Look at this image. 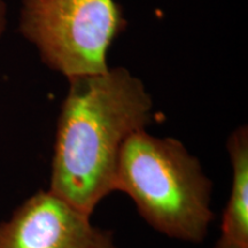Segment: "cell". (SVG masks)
<instances>
[{
  "label": "cell",
  "mask_w": 248,
  "mask_h": 248,
  "mask_svg": "<svg viewBox=\"0 0 248 248\" xmlns=\"http://www.w3.org/2000/svg\"><path fill=\"white\" fill-rule=\"evenodd\" d=\"M153 120L152 95L125 68L69 80L58 119L48 190L92 215L114 192L123 145Z\"/></svg>",
  "instance_id": "6da1fadb"
},
{
  "label": "cell",
  "mask_w": 248,
  "mask_h": 248,
  "mask_svg": "<svg viewBox=\"0 0 248 248\" xmlns=\"http://www.w3.org/2000/svg\"><path fill=\"white\" fill-rule=\"evenodd\" d=\"M114 191L131 198L155 231L200 244L213 223V182L199 159L172 137L133 133L120 153Z\"/></svg>",
  "instance_id": "7a4b0ae2"
},
{
  "label": "cell",
  "mask_w": 248,
  "mask_h": 248,
  "mask_svg": "<svg viewBox=\"0 0 248 248\" xmlns=\"http://www.w3.org/2000/svg\"><path fill=\"white\" fill-rule=\"evenodd\" d=\"M125 28L115 0H22L18 18L23 38L68 82L106 73L109 47Z\"/></svg>",
  "instance_id": "3957f363"
},
{
  "label": "cell",
  "mask_w": 248,
  "mask_h": 248,
  "mask_svg": "<svg viewBox=\"0 0 248 248\" xmlns=\"http://www.w3.org/2000/svg\"><path fill=\"white\" fill-rule=\"evenodd\" d=\"M0 248H116L113 232L49 190L38 191L0 223Z\"/></svg>",
  "instance_id": "277c9868"
},
{
  "label": "cell",
  "mask_w": 248,
  "mask_h": 248,
  "mask_svg": "<svg viewBox=\"0 0 248 248\" xmlns=\"http://www.w3.org/2000/svg\"><path fill=\"white\" fill-rule=\"evenodd\" d=\"M226 151L232 168L230 197L223 212L221 235L214 248H248V129L231 132Z\"/></svg>",
  "instance_id": "5b68a950"
},
{
  "label": "cell",
  "mask_w": 248,
  "mask_h": 248,
  "mask_svg": "<svg viewBox=\"0 0 248 248\" xmlns=\"http://www.w3.org/2000/svg\"><path fill=\"white\" fill-rule=\"evenodd\" d=\"M7 26V6L4 0H0V38L4 35Z\"/></svg>",
  "instance_id": "8992f818"
}]
</instances>
